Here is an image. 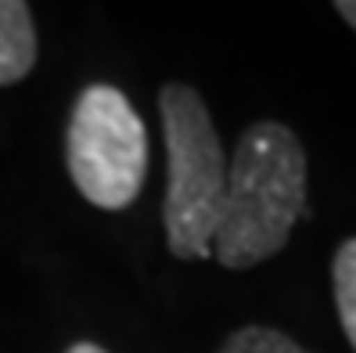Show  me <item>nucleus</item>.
I'll return each instance as SVG.
<instances>
[{
  "label": "nucleus",
  "mask_w": 356,
  "mask_h": 353,
  "mask_svg": "<svg viewBox=\"0 0 356 353\" xmlns=\"http://www.w3.org/2000/svg\"><path fill=\"white\" fill-rule=\"evenodd\" d=\"M65 162L76 191L97 210H127L148 173V130L130 97L112 83H90L76 97Z\"/></svg>",
  "instance_id": "obj_3"
},
{
  "label": "nucleus",
  "mask_w": 356,
  "mask_h": 353,
  "mask_svg": "<svg viewBox=\"0 0 356 353\" xmlns=\"http://www.w3.org/2000/svg\"><path fill=\"white\" fill-rule=\"evenodd\" d=\"M220 353H309L302 343H296L281 328H266V324H245L238 331H230L223 339Z\"/></svg>",
  "instance_id": "obj_6"
},
{
  "label": "nucleus",
  "mask_w": 356,
  "mask_h": 353,
  "mask_svg": "<svg viewBox=\"0 0 356 353\" xmlns=\"http://www.w3.org/2000/svg\"><path fill=\"white\" fill-rule=\"evenodd\" d=\"M334 11H339L346 22L356 29V0H339V4H334Z\"/></svg>",
  "instance_id": "obj_7"
},
{
  "label": "nucleus",
  "mask_w": 356,
  "mask_h": 353,
  "mask_svg": "<svg viewBox=\"0 0 356 353\" xmlns=\"http://www.w3.org/2000/svg\"><path fill=\"white\" fill-rule=\"evenodd\" d=\"M65 353H108V350L97 346V343H90V339H79V343H72Z\"/></svg>",
  "instance_id": "obj_8"
},
{
  "label": "nucleus",
  "mask_w": 356,
  "mask_h": 353,
  "mask_svg": "<svg viewBox=\"0 0 356 353\" xmlns=\"http://www.w3.org/2000/svg\"><path fill=\"white\" fill-rule=\"evenodd\" d=\"M159 116L165 137V242L177 260H205L213 256L227 188L223 144L205 97L187 83H165L159 91Z\"/></svg>",
  "instance_id": "obj_2"
},
{
  "label": "nucleus",
  "mask_w": 356,
  "mask_h": 353,
  "mask_svg": "<svg viewBox=\"0 0 356 353\" xmlns=\"http://www.w3.org/2000/svg\"><path fill=\"white\" fill-rule=\"evenodd\" d=\"M306 213V152L284 123H252L227 159V188L213 256L227 271H248L288 245Z\"/></svg>",
  "instance_id": "obj_1"
},
{
  "label": "nucleus",
  "mask_w": 356,
  "mask_h": 353,
  "mask_svg": "<svg viewBox=\"0 0 356 353\" xmlns=\"http://www.w3.org/2000/svg\"><path fill=\"white\" fill-rule=\"evenodd\" d=\"M331 285H334V310L349 346L356 350V238H346L331 260Z\"/></svg>",
  "instance_id": "obj_5"
},
{
  "label": "nucleus",
  "mask_w": 356,
  "mask_h": 353,
  "mask_svg": "<svg viewBox=\"0 0 356 353\" xmlns=\"http://www.w3.org/2000/svg\"><path fill=\"white\" fill-rule=\"evenodd\" d=\"M36 26L26 0H0V87L22 83L36 65Z\"/></svg>",
  "instance_id": "obj_4"
}]
</instances>
